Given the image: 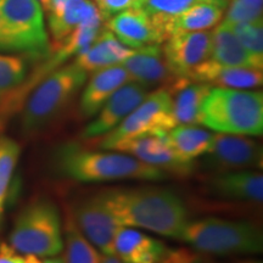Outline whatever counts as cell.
<instances>
[{"instance_id": "cell-1", "label": "cell", "mask_w": 263, "mask_h": 263, "mask_svg": "<svg viewBox=\"0 0 263 263\" xmlns=\"http://www.w3.org/2000/svg\"><path fill=\"white\" fill-rule=\"evenodd\" d=\"M98 195L118 226L137 227L180 240L189 222L185 203L172 190L137 186L107 189Z\"/></svg>"}, {"instance_id": "cell-2", "label": "cell", "mask_w": 263, "mask_h": 263, "mask_svg": "<svg viewBox=\"0 0 263 263\" xmlns=\"http://www.w3.org/2000/svg\"><path fill=\"white\" fill-rule=\"evenodd\" d=\"M51 162L58 174L80 183L160 182L167 177L163 171L127 154L90 150L78 143H65L58 146L52 154Z\"/></svg>"}, {"instance_id": "cell-3", "label": "cell", "mask_w": 263, "mask_h": 263, "mask_svg": "<svg viewBox=\"0 0 263 263\" xmlns=\"http://www.w3.org/2000/svg\"><path fill=\"white\" fill-rule=\"evenodd\" d=\"M200 124L217 133L262 136L263 93L212 87L202 103Z\"/></svg>"}, {"instance_id": "cell-4", "label": "cell", "mask_w": 263, "mask_h": 263, "mask_svg": "<svg viewBox=\"0 0 263 263\" xmlns=\"http://www.w3.org/2000/svg\"><path fill=\"white\" fill-rule=\"evenodd\" d=\"M180 240L196 251L216 256L256 255L263 250V233L258 224L218 217L189 219Z\"/></svg>"}, {"instance_id": "cell-5", "label": "cell", "mask_w": 263, "mask_h": 263, "mask_svg": "<svg viewBox=\"0 0 263 263\" xmlns=\"http://www.w3.org/2000/svg\"><path fill=\"white\" fill-rule=\"evenodd\" d=\"M87 78V72L74 62L51 71L26 101L21 116L22 132L34 136L50 126L70 105Z\"/></svg>"}, {"instance_id": "cell-6", "label": "cell", "mask_w": 263, "mask_h": 263, "mask_svg": "<svg viewBox=\"0 0 263 263\" xmlns=\"http://www.w3.org/2000/svg\"><path fill=\"white\" fill-rule=\"evenodd\" d=\"M10 246L22 255L57 257L64 249V227L57 205L49 199L33 200L16 217Z\"/></svg>"}, {"instance_id": "cell-7", "label": "cell", "mask_w": 263, "mask_h": 263, "mask_svg": "<svg viewBox=\"0 0 263 263\" xmlns=\"http://www.w3.org/2000/svg\"><path fill=\"white\" fill-rule=\"evenodd\" d=\"M0 17L9 51L33 59L50 54L44 10L37 0H0Z\"/></svg>"}, {"instance_id": "cell-8", "label": "cell", "mask_w": 263, "mask_h": 263, "mask_svg": "<svg viewBox=\"0 0 263 263\" xmlns=\"http://www.w3.org/2000/svg\"><path fill=\"white\" fill-rule=\"evenodd\" d=\"M177 126L173 116L172 95L161 87L149 93L124 120L105 136L100 137L98 147L111 150L120 141L143 136H161Z\"/></svg>"}, {"instance_id": "cell-9", "label": "cell", "mask_w": 263, "mask_h": 263, "mask_svg": "<svg viewBox=\"0 0 263 263\" xmlns=\"http://www.w3.org/2000/svg\"><path fill=\"white\" fill-rule=\"evenodd\" d=\"M263 150L245 136L213 134L211 145L201 156V168L212 174L262 168Z\"/></svg>"}, {"instance_id": "cell-10", "label": "cell", "mask_w": 263, "mask_h": 263, "mask_svg": "<svg viewBox=\"0 0 263 263\" xmlns=\"http://www.w3.org/2000/svg\"><path fill=\"white\" fill-rule=\"evenodd\" d=\"M211 49L212 31L177 32L163 43L162 54L170 71L188 80L197 66L209 60Z\"/></svg>"}, {"instance_id": "cell-11", "label": "cell", "mask_w": 263, "mask_h": 263, "mask_svg": "<svg viewBox=\"0 0 263 263\" xmlns=\"http://www.w3.org/2000/svg\"><path fill=\"white\" fill-rule=\"evenodd\" d=\"M71 216L82 234L100 254L114 256V240L120 226L98 194L76 203Z\"/></svg>"}, {"instance_id": "cell-12", "label": "cell", "mask_w": 263, "mask_h": 263, "mask_svg": "<svg viewBox=\"0 0 263 263\" xmlns=\"http://www.w3.org/2000/svg\"><path fill=\"white\" fill-rule=\"evenodd\" d=\"M112 151L127 154L136 157L141 162L150 164L163 171L166 174H174L178 177L190 176L196 168L195 161L186 162L180 160L164 139V134L161 136H143L126 139L115 144L111 147Z\"/></svg>"}, {"instance_id": "cell-13", "label": "cell", "mask_w": 263, "mask_h": 263, "mask_svg": "<svg viewBox=\"0 0 263 263\" xmlns=\"http://www.w3.org/2000/svg\"><path fill=\"white\" fill-rule=\"evenodd\" d=\"M149 94V89L134 82L124 84L112 94L82 132V140H94L112 130Z\"/></svg>"}, {"instance_id": "cell-14", "label": "cell", "mask_w": 263, "mask_h": 263, "mask_svg": "<svg viewBox=\"0 0 263 263\" xmlns=\"http://www.w3.org/2000/svg\"><path fill=\"white\" fill-rule=\"evenodd\" d=\"M106 29L130 49L163 44L160 32L143 8L126 10L106 20Z\"/></svg>"}, {"instance_id": "cell-15", "label": "cell", "mask_w": 263, "mask_h": 263, "mask_svg": "<svg viewBox=\"0 0 263 263\" xmlns=\"http://www.w3.org/2000/svg\"><path fill=\"white\" fill-rule=\"evenodd\" d=\"M206 189L219 200L261 203L263 200V176L255 171L212 174L207 180Z\"/></svg>"}, {"instance_id": "cell-16", "label": "cell", "mask_w": 263, "mask_h": 263, "mask_svg": "<svg viewBox=\"0 0 263 263\" xmlns=\"http://www.w3.org/2000/svg\"><path fill=\"white\" fill-rule=\"evenodd\" d=\"M121 65L129 74L132 82L144 85L147 89L156 85L168 88L178 80L170 71L159 44L136 49Z\"/></svg>"}, {"instance_id": "cell-17", "label": "cell", "mask_w": 263, "mask_h": 263, "mask_svg": "<svg viewBox=\"0 0 263 263\" xmlns=\"http://www.w3.org/2000/svg\"><path fill=\"white\" fill-rule=\"evenodd\" d=\"M130 82L129 74L122 65L110 66L93 72L89 81L85 82L87 84L81 95L78 107L81 116L83 118L95 116L112 94Z\"/></svg>"}, {"instance_id": "cell-18", "label": "cell", "mask_w": 263, "mask_h": 263, "mask_svg": "<svg viewBox=\"0 0 263 263\" xmlns=\"http://www.w3.org/2000/svg\"><path fill=\"white\" fill-rule=\"evenodd\" d=\"M188 80L197 83H207L212 87L248 90L261 87L263 72L250 67H228L209 59L197 66L189 74Z\"/></svg>"}, {"instance_id": "cell-19", "label": "cell", "mask_w": 263, "mask_h": 263, "mask_svg": "<svg viewBox=\"0 0 263 263\" xmlns=\"http://www.w3.org/2000/svg\"><path fill=\"white\" fill-rule=\"evenodd\" d=\"M167 249L159 239L123 226L114 240V256L122 263H159Z\"/></svg>"}, {"instance_id": "cell-20", "label": "cell", "mask_w": 263, "mask_h": 263, "mask_svg": "<svg viewBox=\"0 0 263 263\" xmlns=\"http://www.w3.org/2000/svg\"><path fill=\"white\" fill-rule=\"evenodd\" d=\"M49 31L54 45L67 38L76 28L85 24H103L100 12L90 0H65L58 9L50 10Z\"/></svg>"}, {"instance_id": "cell-21", "label": "cell", "mask_w": 263, "mask_h": 263, "mask_svg": "<svg viewBox=\"0 0 263 263\" xmlns=\"http://www.w3.org/2000/svg\"><path fill=\"white\" fill-rule=\"evenodd\" d=\"M134 50L122 44L108 29H101L93 44L76 57L73 62L87 73H93L101 68L121 65Z\"/></svg>"}, {"instance_id": "cell-22", "label": "cell", "mask_w": 263, "mask_h": 263, "mask_svg": "<svg viewBox=\"0 0 263 263\" xmlns=\"http://www.w3.org/2000/svg\"><path fill=\"white\" fill-rule=\"evenodd\" d=\"M212 85L178 78L167 90L172 95L173 116L178 124H200L201 106Z\"/></svg>"}, {"instance_id": "cell-23", "label": "cell", "mask_w": 263, "mask_h": 263, "mask_svg": "<svg viewBox=\"0 0 263 263\" xmlns=\"http://www.w3.org/2000/svg\"><path fill=\"white\" fill-rule=\"evenodd\" d=\"M212 61L228 67H250L262 70L263 60L255 58L238 41L228 26L218 24L212 31Z\"/></svg>"}, {"instance_id": "cell-24", "label": "cell", "mask_w": 263, "mask_h": 263, "mask_svg": "<svg viewBox=\"0 0 263 263\" xmlns=\"http://www.w3.org/2000/svg\"><path fill=\"white\" fill-rule=\"evenodd\" d=\"M27 76V64L21 57L0 54V127L6 112L20 103L18 91Z\"/></svg>"}, {"instance_id": "cell-25", "label": "cell", "mask_w": 263, "mask_h": 263, "mask_svg": "<svg viewBox=\"0 0 263 263\" xmlns=\"http://www.w3.org/2000/svg\"><path fill=\"white\" fill-rule=\"evenodd\" d=\"M164 139L180 160L193 162L211 145L213 133L199 124H178L164 134Z\"/></svg>"}, {"instance_id": "cell-26", "label": "cell", "mask_w": 263, "mask_h": 263, "mask_svg": "<svg viewBox=\"0 0 263 263\" xmlns=\"http://www.w3.org/2000/svg\"><path fill=\"white\" fill-rule=\"evenodd\" d=\"M229 0H203L173 18L172 34L177 32L209 31L219 24Z\"/></svg>"}, {"instance_id": "cell-27", "label": "cell", "mask_w": 263, "mask_h": 263, "mask_svg": "<svg viewBox=\"0 0 263 263\" xmlns=\"http://www.w3.org/2000/svg\"><path fill=\"white\" fill-rule=\"evenodd\" d=\"M64 227V263H101V254L88 241L67 213Z\"/></svg>"}, {"instance_id": "cell-28", "label": "cell", "mask_w": 263, "mask_h": 263, "mask_svg": "<svg viewBox=\"0 0 263 263\" xmlns=\"http://www.w3.org/2000/svg\"><path fill=\"white\" fill-rule=\"evenodd\" d=\"M200 2L203 0H146L143 9L153 20L164 43L173 33V18Z\"/></svg>"}, {"instance_id": "cell-29", "label": "cell", "mask_w": 263, "mask_h": 263, "mask_svg": "<svg viewBox=\"0 0 263 263\" xmlns=\"http://www.w3.org/2000/svg\"><path fill=\"white\" fill-rule=\"evenodd\" d=\"M21 146L9 137H0V215L4 211V202L8 195L12 174L17 166Z\"/></svg>"}, {"instance_id": "cell-30", "label": "cell", "mask_w": 263, "mask_h": 263, "mask_svg": "<svg viewBox=\"0 0 263 263\" xmlns=\"http://www.w3.org/2000/svg\"><path fill=\"white\" fill-rule=\"evenodd\" d=\"M227 26L250 54L263 60V20Z\"/></svg>"}, {"instance_id": "cell-31", "label": "cell", "mask_w": 263, "mask_h": 263, "mask_svg": "<svg viewBox=\"0 0 263 263\" xmlns=\"http://www.w3.org/2000/svg\"><path fill=\"white\" fill-rule=\"evenodd\" d=\"M263 0H230L223 24L234 25L262 20Z\"/></svg>"}, {"instance_id": "cell-32", "label": "cell", "mask_w": 263, "mask_h": 263, "mask_svg": "<svg viewBox=\"0 0 263 263\" xmlns=\"http://www.w3.org/2000/svg\"><path fill=\"white\" fill-rule=\"evenodd\" d=\"M145 2L146 0H94V4L103 20H108L126 10L144 8Z\"/></svg>"}, {"instance_id": "cell-33", "label": "cell", "mask_w": 263, "mask_h": 263, "mask_svg": "<svg viewBox=\"0 0 263 263\" xmlns=\"http://www.w3.org/2000/svg\"><path fill=\"white\" fill-rule=\"evenodd\" d=\"M201 257L188 249H167L159 263H200Z\"/></svg>"}, {"instance_id": "cell-34", "label": "cell", "mask_w": 263, "mask_h": 263, "mask_svg": "<svg viewBox=\"0 0 263 263\" xmlns=\"http://www.w3.org/2000/svg\"><path fill=\"white\" fill-rule=\"evenodd\" d=\"M0 263H43L39 257L33 255H22L11 248V246L2 242L0 244Z\"/></svg>"}, {"instance_id": "cell-35", "label": "cell", "mask_w": 263, "mask_h": 263, "mask_svg": "<svg viewBox=\"0 0 263 263\" xmlns=\"http://www.w3.org/2000/svg\"><path fill=\"white\" fill-rule=\"evenodd\" d=\"M0 51H9L8 49V43H6L4 31H3V25H2V17H0Z\"/></svg>"}, {"instance_id": "cell-36", "label": "cell", "mask_w": 263, "mask_h": 263, "mask_svg": "<svg viewBox=\"0 0 263 263\" xmlns=\"http://www.w3.org/2000/svg\"><path fill=\"white\" fill-rule=\"evenodd\" d=\"M101 263H122L120 259L115 257V256H108L101 254Z\"/></svg>"}, {"instance_id": "cell-37", "label": "cell", "mask_w": 263, "mask_h": 263, "mask_svg": "<svg viewBox=\"0 0 263 263\" xmlns=\"http://www.w3.org/2000/svg\"><path fill=\"white\" fill-rule=\"evenodd\" d=\"M37 2L42 5V8H43V10H44V11H47V12L50 11V9H51L50 0H37Z\"/></svg>"}, {"instance_id": "cell-38", "label": "cell", "mask_w": 263, "mask_h": 263, "mask_svg": "<svg viewBox=\"0 0 263 263\" xmlns=\"http://www.w3.org/2000/svg\"><path fill=\"white\" fill-rule=\"evenodd\" d=\"M65 0H50V5H51V9L50 10H54V9H58L59 6L64 4Z\"/></svg>"}, {"instance_id": "cell-39", "label": "cell", "mask_w": 263, "mask_h": 263, "mask_svg": "<svg viewBox=\"0 0 263 263\" xmlns=\"http://www.w3.org/2000/svg\"><path fill=\"white\" fill-rule=\"evenodd\" d=\"M43 263H64V262H62V258L50 257V258L45 259V261H43Z\"/></svg>"}, {"instance_id": "cell-40", "label": "cell", "mask_w": 263, "mask_h": 263, "mask_svg": "<svg viewBox=\"0 0 263 263\" xmlns=\"http://www.w3.org/2000/svg\"><path fill=\"white\" fill-rule=\"evenodd\" d=\"M236 263H262L261 261H257V259H245V261H240Z\"/></svg>"}, {"instance_id": "cell-41", "label": "cell", "mask_w": 263, "mask_h": 263, "mask_svg": "<svg viewBox=\"0 0 263 263\" xmlns=\"http://www.w3.org/2000/svg\"><path fill=\"white\" fill-rule=\"evenodd\" d=\"M200 263H209V262H206V261H203V259H201V261H200Z\"/></svg>"}, {"instance_id": "cell-42", "label": "cell", "mask_w": 263, "mask_h": 263, "mask_svg": "<svg viewBox=\"0 0 263 263\" xmlns=\"http://www.w3.org/2000/svg\"><path fill=\"white\" fill-rule=\"evenodd\" d=\"M2 216H3V215H0V222H2Z\"/></svg>"}]
</instances>
